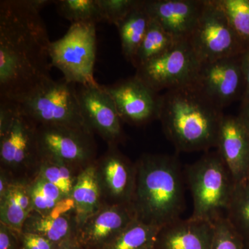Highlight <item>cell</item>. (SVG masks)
Masks as SVG:
<instances>
[{
  "label": "cell",
  "instance_id": "6da1fadb",
  "mask_svg": "<svg viewBox=\"0 0 249 249\" xmlns=\"http://www.w3.org/2000/svg\"><path fill=\"white\" fill-rule=\"evenodd\" d=\"M51 43L29 0L0 1V101L20 102L51 78Z\"/></svg>",
  "mask_w": 249,
  "mask_h": 249
},
{
  "label": "cell",
  "instance_id": "7a4b0ae2",
  "mask_svg": "<svg viewBox=\"0 0 249 249\" xmlns=\"http://www.w3.org/2000/svg\"><path fill=\"white\" fill-rule=\"evenodd\" d=\"M222 111L193 84L161 95L159 120L178 151H201L217 147Z\"/></svg>",
  "mask_w": 249,
  "mask_h": 249
},
{
  "label": "cell",
  "instance_id": "3957f363",
  "mask_svg": "<svg viewBox=\"0 0 249 249\" xmlns=\"http://www.w3.org/2000/svg\"><path fill=\"white\" fill-rule=\"evenodd\" d=\"M131 206L139 221L162 228L181 219L184 190L181 165L175 156L145 155L136 165Z\"/></svg>",
  "mask_w": 249,
  "mask_h": 249
},
{
  "label": "cell",
  "instance_id": "277c9868",
  "mask_svg": "<svg viewBox=\"0 0 249 249\" xmlns=\"http://www.w3.org/2000/svg\"><path fill=\"white\" fill-rule=\"evenodd\" d=\"M186 178L193 199L190 218L214 223L224 217L235 183L219 153L207 154L188 165Z\"/></svg>",
  "mask_w": 249,
  "mask_h": 249
},
{
  "label": "cell",
  "instance_id": "5b68a950",
  "mask_svg": "<svg viewBox=\"0 0 249 249\" xmlns=\"http://www.w3.org/2000/svg\"><path fill=\"white\" fill-rule=\"evenodd\" d=\"M17 104L37 126H63L91 132L80 109L76 85L64 78H48Z\"/></svg>",
  "mask_w": 249,
  "mask_h": 249
},
{
  "label": "cell",
  "instance_id": "8992f818",
  "mask_svg": "<svg viewBox=\"0 0 249 249\" xmlns=\"http://www.w3.org/2000/svg\"><path fill=\"white\" fill-rule=\"evenodd\" d=\"M52 67L67 82L80 85L98 84L93 76L96 59V24H71L66 34L50 45Z\"/></svg>",
  "mask_w": 249,
  "mask_h": 249
},
{
  "label": "cell",
  "instance_id": "52a82bcc",
  "mask_svg": "<svg viewBox=\"0 0 249 249\" xmlns=\"http://www.w3.org/2000/svg\"><path fill=\"white\" fill-rule=\"evenodd\" d=\"M188 40L201 63L240 56L245 52L214 0H205L200 16Z\"/></svg>",
  "mask_w": 249,
  "mask_h": 249
},
{
  "label": "cell",
  "instance_id": "ba28073f",
  "mask_svg": "<svg viewBox=\"0 0 249 249\" xmlns=\"http://www.w3.org/2000/svg\"><path fill=\"white\" fill-rule=\"evenodd\" d=\"M201 65L188 39H185L136 69L135 76L159 93L194 84Z\"/></svg>",
  "mask_w": 249,
  "mask_h": 249
},
{
  "label": "cell",
  "instance_id": "9c48e42d",
  "mask_svg": "<svg viewBox=\"0 0 249 249\" xmlns=\"http://www.w3.org/2000/svg\"><path fill=\"white\" fill-rule=\"evenodd\" d=\"M194 85L222 110L234 101H242L245 80L240 55L201 63Z\"/></svg>",
  "mask_w": 249,
  "mask_h": 249
},
{
  "label": "cell",
  "instance_id": "30bf717a",
  "mask_svg": "<svg viewBox=\"0 0 249 249\" xmlns=\"http://www.w3.org/2000/svg\"><path fill=\"white\" fill-rule=\"evenodd\" d=\"M103 87L115 105L121 121L139 125L160 119L161 95L135 76Z\"/></svg>",
  "mask_w": 249,
  "mask_h": 249
},
{
  "label": "cell",
  "instance_id": "8fae6325",
  "mask_svg": "<svg viewBox=\"0 0 249 249\" xmlns=\"http://www.w3.org/2000/svg\"><path fill=\"white\" fill-rule=\"evenodd\" d=\"M91 132L63 126H37L39 152L67 163H83L93 155Z\"/></svg>",
  "mask_w": 249,
  "mask_h": 249
},
{
  "label": "cell",
  "instance_id": "7c38bea8",
  "mask_svg": "<svg viewBox=\"0 0 249 249\" xmlns=\"http://www.w3.org/2000/svg\"><path fill=\"white\" fill-rule=\"evenodd\" d=\"M136 219L131 204L109 206L81 223L76 242L84 249H105Z\"/></svg>",
  "mask_w": 249,
  "mask_h": 249
},
{
  "label": "cell",
  "instance_id": "4fadbf2b",
  "mask_svg": "<svg viewBox=\"0 0 249 249\" xmlns=\"http://www.w3.org/2000/svg\"><path fill=\"white\" fill-rule=\"evenodd\" d=\"M80 109L91 130L95 129L114 145L122 138L120 116L103 85H80L77 89Z\"/></svg>",
  "mask_w": 249,
  "mask_h": 249
},
{
  "label": "cell",
  "instance_id": "5bb4252c",
  "mask_svg": "<svg viewBox=\"0 0 249 249\" xmlns=\"http://www.w3.org/2000/svg\"><path fill=\"white\" fill-rule=\"evenodd\" d=\"M216 147L235 183L249 178V133L237 116H223Z\"/></svg>",
  "mask_w": 249,
  "mask_h": 249
},
{
  "label": "cell",
  "instance_id": "9a60e30c",
  "mask_svg": "<svg viewBox=\"0 0 249 249\" xmlns=\"http://www.w3.org/2000/svg\"><path fill=\"white\" fill-rule=\"evenodd\" d=\"M205 0H145L150 17L178 40L188 39L204 7Z\"/></svg>",
  "mask_w": 249,
  "mask_h": 249
},
{
  "label": "cell",
  "instance_id": "2e32d148",
  "mask_svg": "<svg viewBox=\"0 0 249 249\" xmlns=\"http://www.w3.org/2000/svg\"><path fill=\"white\" fill-rule=\"evenodd\" d=\"M37 129V124L19 109L9 128L0 134V157L4 164L18 167L40 155Z\"/></svg>",
  "mask_w": 249,
  "mask_h": 249
},
{
  "label": "cell",
  "instance_id": "e0dca14e",
  "mask_svg": "<svg viewBox=\"0 0 249 249\" xmlns=\"http://www.w3.org/2000/svg\"><path fill=\"white\" fill-rule=\"evenodd\" d=\"M214 231L213 222L180 219L160 229L156 249H211Z\"/></svg>",
  "mask_w": 249,
  "mask_h": 249
},
{
  "label": "cell",
  "instance_id": "ac0fdd59",
  "mask_svg": "<svg viewBox=\"0 0 249 249\" xmlns=\"http://www.w3.org/2000/svg\"><path fill=\"white\" fill-rule=\"evenodd\" d=\"M103 169L105 183L111 196L120 204H131L137 177L136 166L113 148L105 158Z\"/></svg>",
  "mask_w": 249,
  "mask_h": 249
},
{
  "label": "cell",
  "instance_id": "d6986e66",
  "mask_svg": "<svg viewBox=\"0 0 249 249\" xmlns=\"http://www.w3.org/2000/svg\"><path fill=\"white\" fill-rule=\"evenodd\" d=\"M150 18L145 6V0H140L126 17L117 25L123 54L126 60L133 63L139 47L146 34Z\"/></svg>",
  "mask_w": 249,
  "mask_h": 249
},
{
  "label": "cell",
  "instance_id": "ffe728a7",
  "mask_svg": "<svg viewBox=\"0 0 249 249\" xmlns=\"http://www.w3.org/2000/svg\"><path fill=\"white\" fill-rule=\"evenodd\" d=\"M96 168L89 166L76 178L72 200L76 209L77 220L81 224L87 218L97 212L101 190Z\"/></svg>",
  "mask_w": 249,
  "mask_h": 249
},
{
  "label": "cell",
  "instance_id": "44dd1931",
  "mask_svg": "<svg viewBox=\"0 0 249 249\" xmlns=\"http://www.w3.org/2000/svg\"><path fill=\"white\" fill-rule=\"evenodd\" d=\"M71 223L67 215L56 214L29 215L22 232H31L42 236L57 245L71 241Z\"/></svg>",
  "mask_w": 249,
  "mask_h": 249
},
{
  "label": "cell",
  "instance_id": "7402d4cb",
  "mask_svg": "<svg viewBox=\"0 0 249 249\" xmlns=\"http://www.w3.org/2000/svg\"><path fill=\"white\" fill-rule=\"evenodd\" d=\"M160 229L136 219L105 249H156Z\"/></svg>",
  "mask_w": 249,
  "mask_h": 249
},
{
  "label": "cell",
  "instance_id": "603a6c76",
  "mask_svg": "<svg viewBox=\"0 0 249 249\" xmlns=\"http://www.w3.org/2000/svg\"><path fill=\"white\" fill-rule=\"evenodd\" d=\"M225 217L249 249V178L235 183Z\"/></svg>",
  "mask_w": 249,
  "mask_h": 249
},
{
  "label": "cell",
  "instance_id": "cb8c5ba5",
  "mask_svg": "<svg viewBox=\"0 0 249 249\" xmlns=\"http://www.w3.org/2000/svg\"><path fill=\"white\" fill-rule=\"evenodd\" d=\"M178 40H180L168 34L158 22L151 18L132 65L136 69L138 68L145 62L169 50Z\"/></svg>",
  "mask_w": 249,
  "mask_h": 249
},
{
  "label": "cell",
  "instance_id": "d4e9b609",
  "mask_svg": "<svg viewBox=\"0 0 249 249\" xmlns=\"http://www.w3.org/2000/svg\"><path fill=\"white\" fill-rule=\"evenodd\" d=\"M62 17L75 23L104 22L97 0H59L55 1Z\"/></svg>",
  "mask_w": 249,
  "mask_h": 249
},
{
  "label": "cell",
  "instance_id": "484cf974",
  "mask_svg": "<svg viewBox=\"0 0 249 249\" xmlns=\"http://www.w3.org/2000/svg\"><path fill=\"white\" fill-rule=\"evenodd\" d=\"M245 51L249 49V0H214Z\"/></svg>",
  "mask_w": 249,
  "mask_h": 249
},
{
  "label": "cell",
  "instance_id": "4316f807",
  "mask_svg": "<svg viewBox=\"0 0 249 249\" xmlns=\"http://www.w3.org/2000/svg\"><path fill=\"white\" fill-rule=\"evenodd\" d=\"M40 177L59 188L65 197L71 196L74 186L68 164L40 152Z\"/></svg>",
  "mask_w": 249,
  "mask_h": 249
},
{
  "label": "cell",
  "instance_id": "83f0119b",
  "mask_svg": "<svg viewBox=\"0 0 249 249\" xmlns=\"http://www.w3.org/2000/svg\"><path fill=\"white\" fill-rule=\"evenodd\" d=\"M33 210L40 214H49L62 200L65 196L59 188L39 178L29 190Z\"/></svg>",
  "mask_w": 249,
  "mask_h": 249
},
{
  "label": "cell",
  "instance_id": "f1b7e54d",
  "mask_svg": "<svg viewBox=\"0 0 249 249\" xmlns=\"http://www.w3.org/2000/svg\"><path fill=\"white\" fill-rule=\"evenodd\" d=\"M1 224L20 234L30 213L24 211L15 194L14 185H10L1 197Z\"/></svg>",
  "mask_w": 249,
  "mask_h": 249
},
{
  "label": "cell",
  "instance_id": "f546056e",
  "mask_svg": "<svg viewBox=\"0 0 249 249\" xmlns=\"http://www.w3.org/2000/svg\"><path fill=\"white\" fill-rule=\"evenodd\" d=\"M214 225L211 249H246L242 237L235 231L225 216L217 219Z\"/></svg>",
  "mask_w": 249,
  "mask_h": 249
},
{
  "label": "cell",
  "instance_id": "4dcf8cb0",
  "mask_svg": "<svg viewBox=\"0 0 249 249\" xmlns=\"http://www.w3.org/2000/svg\"><path fill=\"white\" fill-rule=\"evenodd\" d=\"M104 22L116 26L140 0H97Z\"/></svg>",
  "mask_w": 249,
  "mask_h": 249
},
{
  "label": "cell",
  "instance_id": "1f68e13d",
  "mask_svg": "<svg viewBox=\"0 0 249 249\" xmlns=\"http://www.w3.org/2000/svg\"><path fill=\"white\" fill-rule=\"evenodd\" d=\"M22 249H58L55 245L42 236L31 232H22L21 235Z\"/></svg>",
  "mask_w": 249,
  "mask_h": 249
},
{
  "label": "cell",
  "instance_id": "d6a6232c",
  "mask_svg": "<svg viewBox=\"0 0 249 249\" xmlns=\"http://www.w3.org/2000/svg\"><path fill=\"white\" fill-rule=\"evenodd\" d=\"M9 227L1 224L0 227V249H22L19 248V240L16 234ZM19 234V233H18Z\"/></svg>",
  "mask_w": 249,
  "mask_h": 249
},
{
  "label": "cell",
  "instance_id": "836d02e7",
  "mask_svg": "<svg viewBox=\"0 0 249 249\" xmlns=\"http://www.w3.org/2000/svg\"><path fill=\"white\" fill-rule=\"evenodd\" d=\"M241 67L245 80V92L241 102L249 101V49L240 55Z\"/></svg>",
  "mask_w": 249,
  "mask_h": 249
},
{
  "label": "cell",
  "instance_id": "e575fe53",
  "mask_svg": "<svg viewBox=\"0 0 249 249\" xmlns=\"http://www.w3.org/2000/svg\"><path fill=\"white\" fill-rule=\"evenodd\" d=\"M237 117L249 133V101L241 103L240 112Z\"/></svg>",
  "mask_w": 249,
  "mask_h": 249
},
{
  "label": "cell",
  "instance_id": "d590c367",
  "mask_svg": "<svg viewBox=\"0 0 249 249\" xmlns=\"http://www.w3.org/2000/svg\"><path fill=\"white\" fill-rule=\"evenodd\" d=\"M58 249H83V248L77 243L76 240H71L59 246Z\"/></svg>",
  "mask_w": 249,
  "mask_h": 249
},
{
  "label": "cell",
  "instance_id": "8d00e7d4",
  "mask_svg": "<svg viewBox=\"0 0 249 249\" xmlns=\"http://www.w3.org/2000/svg\"></svg>",
  "mask_w": 249,
  "mask_h": 249
}]
</instances>
